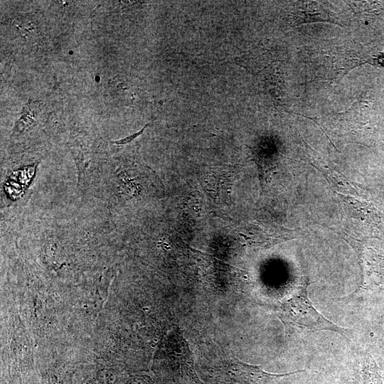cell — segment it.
<instances>
[{
    "mask_svg": "<svg viewBox=\"0 0 384 384\" xmlns=\"http://www.w3.org/2000/svg\"><path fill=\"white\" fill-rule=\"evenodd\" d=\"M308 282L304 279L292 295L281 302L277 316L287 335H309L320 331H331L343 336L346 329L331 322L320 314L307 296Z\"/></svg>",
    "mask_w": 384,
    "mask_h": 384,
    "instance_id": "obj_1",
    "label": "cell"
},
{
    "mask_svg": "<svg viewBox=\"0 0 384 384\" xmlns=\"http://www.w3.org/2000/svg\"><path fill=\"white\" fill-rule=\"evenodd\" d=\"M358 384H383L379 368L370 354H366L362 359Z\"/></svg>",
    "mask_w": 384,
    "mask_h": 384,
    "instance_id": "obj_4",
    "label": "cell"
},
{
    "mask_svg": "<svg viewBox=\"0 0 384 384\" xmlns=\"http://www.w3.org/2000/svg\"><path fill=\"white\" fill-rule=\"evenodd\" d=\"M365 256L366 278L363 286L373 288L384 284V256L368 250Z\"/></svg>",
    "mask_w": 384,
    "mask_h": 384,
    "instance_id": "obj_3",
    "label": "cell"
},
{
    "mask_svg": "<svg viewBox=\"0 0 384 384\" xmlns=\"http://www.w3.org/2000/svg\"><path fill=\"white\" fill-rule=\"evenodd\" d=\"M215 377L224 384H267L270 381L305 371L299 370L287 373H272L259 366L243 363L237 359L229 360L213 368Z\"/></svg>",
    "mask_w": 384,
    "mask_h": 384,
    "instance_id": "obj_2",
    "label": "cell"
},
{
    "mask_svg": "<svg viewBox=\"0 0 384 384\" xmlns=\"http://www.w3.org/2000/svg\"><path fill=\"white\" fill-rule=\"evenodd\" d=\"M383 63L384 64V58L383 59Z\"/></svg>",
    "mask_w": 384,
    "mask_h": 384,
    "instance_id": "obj_6",
    "label": "cell"
},
{
    "mask_svg": "<svg viewBox=\"0 0 384 384\" xmlns=\"http://www.w3.org/2000/svg\"><path fill=\"white\" fill-rule=\"evenodd\" d=\"M149 125V123L146 124L141 130H139V132H136V133H134L131 135H129L123 139H121L119 140H117V141H115L113 143L116 144H128L129 142H131L132 141H133L135 138H137V137H139V135H141L143 132L144 131V129Z\"/></svg>",
    "mask_w": 384,
    "mask_h": 384,
    "instance_id": "obj_5",
    "label": "cell"
}]
</instances>
